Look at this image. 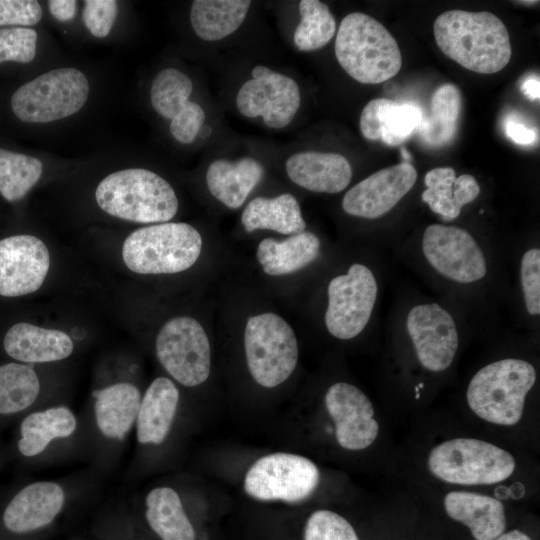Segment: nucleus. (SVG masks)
I'll return each mask as SVG.
<instances>
[{"label": "nucleus", "mask_w": 540, "mask_h": 540, "mask_svg": "<svg viewBox=\"0 0 540 540\" xmlns=\"http://www.w3.org/2000/svg\"><path fill=\"white\" fill-rule=\"evenodd\" d=\"M391 249L432 291L457 307L471 330L500 327L510 306L511 244L452 223H431Z\"/></svg>", "instance_id": "1"}, {"label": "nucleus", "mask_w": 540, "mask_h": 540, "mask_svg": "<svg viewBox=\"0 0 540 540\" xmlns=\"http://www.w3.org/2000/svg\"><path fill=\"white\" fill-rule=\"evenodd\" d=\"M433 32L440 50L467 70L493 74L511 59L509 32L491 12L445 11L434 21Z\"/></svg>", "instance_id": "2"}, {"label": "nucleus", "mask_w": 540, "mask_h": 540, "mask_svg": "<svg viewBox=\"0 0 540 540\" xmlns=\"http://www.w3.org/2000/svg\"><path fill=\"white\" fill-rule=\"evenodd\" d=\"M384 282V262L353 261L345 272L334 275L326 287L327 332L342 341L360 336L375 318Z\"/></svg>", "instance_id": "3"}, {"label": "nucleus", "mask_w": 540, "mask_h": 540, "mask_svg": "<svg viewBox=\"0 0 540 540\" xmlns=\"http://www.w3.org/2000/svg\"><path fill=\"white\" fill-rule=\"evenodd\" d=\"M335 56L344 71L362 84L385 82L402 66L395 38L378 20L362 12H352L342 19Z\"/></svg>", "instance_id": "4"}, {"label": "nucleus", "mask_w": 540, "mask_h": 540, "mask_svg": "<svg viewBox=\"0 0 540 540\" xmlns=\"http://www.w3.org/2000/svg\"><path fill=\"white\" fill-rule=\"evenodd\" d=\"M537 381L534 364L520 357H504L482 366L470 379L466 400L481 419L504 426L517 424L525 400Z\"/></svg>", "instance_id": "5"}, {"label": "nucleus", "mask_w": 540, "mask_h": 540, "mask_svg": "<svg viewBox=\"0 0 540 540\" xmlns=\"http://www.w3.org/2000/svg\"><path fill=\"white\" fill-rule=\"evenodd\" d=\"M95 199L109 215L137 223H165L178 211L172 186L157 173L143 168L107 175L98 184Z\"/></svg>", "instance_id": "6"}, {"label": "nucleus", "mask_w": 540, "mask_h": 540, "mask_svg": "<svg viewBox=\"0 0 540 540\" xmlns=\"http://www.w3.org/2000/svg\"><path fill=\"white\" fill-rule=\"evenodd\" d=\"M201 249L197 229L187 223L165 222L133 231L123 243L122 258L138 274H173L193 266Z\"/></svg>", "instance_id": "7"}, {"label": "nucleus", "mask_w": 540, "mask_h": 540, "mask_svg": "<svg viewBox=\"0 0 540 540\" xmlns=\"http://www.w3.org/2000/svg\"><path fill=\"white\" fill-rule=\"evenodd\" d=\"M89 92L90 84L82 71L56 68L20 86L11 97V108L26 123L54 122L81 110Z\"/></svg>", "instance_id": "8"}, {"label": "nucleus", "mask_w": 540, "mask_h": 540, "mask_svg": "<svg viewBox=\"0 0 540 540\" xmlns=\"http://www.w3.org/2000/svg\"><path fill=\"white\" fill-rule=\"evenodd\" d=\"M428 467L437 478L459 485H488L507 479L515 459L506 450L475 438H454L434 447Z\"/></svg>", "instance_id": "9"}, {"label": "nucleus", "mask_w": 540, "mask_h": 540, "mask_svg": "<svg viewBox=\"0 0 540 540\" xmlns=\"http://www.w3.org/2000/svg\"><path fill=\"white\" fill-rule=\"evenodd\" d=\"M244 347L251 376L265 388H273L286 381L298 362L295 333L281 316L274 313L248 319Z\"/></svg>", "instance_id": "10"}, {"label": "nucleus", "mask_w": 540, "mask_h": 540, "mask_svg": "<svg viewBox=\"0 0 540 540\" xmlns=\"http://www.w3.org/2000/svg\"><path fill=\"white\" fill-rule=\"evenodd\" d=\"M319 481V469L310 459L277 452L253 463L245 475L244 490L260 501L298 503L314 493Z\"/></svg>", "instance_id": "11"}, {"label": "nucleus", "mask_w": 540, "mask_h": 540, "mask_svg": "<svg viewBox=\"0 0 540 540\" xmlns=\"http://www.w3.org/2000/svg\"><path fill=\"white\" fill-rule=\"evenodd\" d=\"M156 355L164 369L184 386H198L210 374L209 340L192 317H175L162 326L156 337Z\"/></svg>", "instance_id": "12"}, {"label": "nucleus", "mask_w": 540, "mask_h": 540, "mask_svg": "<svg viewBox=\"0 0 540 540\" xmlns=\"http://www.w3.org/2000/svg\"><path fill=\"white\" fill-rule=\"evenodd\" d=\"M301 102L300 89L294 79L266 66L252 69L236 96L240 113L253 118L262 116L267 127H286L296 115Z\"/></svg>", "instance_id": "13"}, {"label": "nucleus", "mask_w": 540, "mask_h": 540, "mask_svg": "<svg viewBox=\"0 0 540 540\" xmlns=\"http://www.w3.org/2000/svg\"><path fill=\"white\" fill-rule=\"evenodd\" d=\"M417 178V170L410 162L383 168L351 187L343 196L342 208L356 218L383 219L411 192Z\"/></svg>", "instance_id": "14"}, {"label": "nucleus", "mask_w": 540, "mask_h": 540, "mask_svg": "<svg viewBox=\"0 0 540 540\" xmlns=\"http://www.w3.org/2000/svg\"><path fill=\"white\" fill-rule=\"evenodd\" d=\"M192 90L189 76L176 68L160 70L150 87L153 109L170 120V132L182 144L192 143L205 121L202 107L189 100Z\"/></svg>", "instance_id": "15"}, {"label": "nucleus", "mask_w": 540, "mask_h": 540, "mask_svg": "<svg viewBox=\"0 0 540 540\" xmlns=\"http://www.w3.org/2000/svg\"><path fill=\"white\" fill-rule=\"evenodd\" d=\"M50 267L45 243L33 235H14L0 240V295L23 296L37 291Z\"/></svg>", "instance_id": "16"}, {"label": "nucleus", "mask_w": 540, "mask_h": 540, "mask_svg": "<svg viewBox=\"0 0 540 540\" xmlns=\"http://www.w3.org/2000/svg\"><path fill=\"white\" fill-rule=\"evenodd\" d=\"M324 402L342 448L363 450L375 441L379 425L374 407L362 390L348 382H336L327 389Z\"/></svg>", "instance_id": "17"}, {"label": "nucleus", "mask_w": 540, "mask_h": 540, "mask_svg": "<svg viewBox=\"0 0 540 540\" xmlns=\"http://www.w3.org/2000/svg\"><path fill=\"white\" fill-rule=\"evenodd\" d=\"M511 295L519 327L535 334L540 327V244L538 239L511 244Z\"/></svg>", "instance_id": "18"}, {"label": "nucleus", "mask_w": 540, "mask_h": 540, "mask_svg": "<svg viewBox=\"0 0 540 540\" xmlns=\"http://www.w3.org/2000/svg\"><path fill=\"white\" fill-rule=\"evenodd\" d=\"M64 491L54 482H34L21 488L4 508L2 523L6 530L23 534L50 524L61 511Z\"/></svg>", "instance_id": "19"}, {"label": "nucleus", "mask_w": 540, "mask_h": 540, "mask_svg": "<svg viewBox=\"0 0 540 540\" xmlns=\"http://www.w3.org/2000/svg\"><path fill=\"white\" fill-rule=\"evenodd\" d=\"M285 168L295 184L317 193H339L348 187L352 179L351 164L338 153H295L287 159Z\"/></svg>", "instance_id": "20"}, {"label": "nucleus", "mask_w": 540, "mask_h": 540, "mask_svg": "<svg viewBox=\"0 0 540 540\" xmlns=\"http://www.w3.org/2000/svg\"><path fill=\"white\" fill-rule=\"evenodd\" d=\"M422 117L421 109L415 104L377 98L363 108L359 126L365 139L397 146L418 129Z\"/></svg>", "instance_id": "21"}, {"label": "nucleus", "mask_w": 540, "mask_h": 540, "mask_svg": "<svg viewBox=\"0 0 540 540\" xmlns=\"http://www.w3.org/2000/svg\"><path fill=\"white\" fill-rule=\"evenodd\" d=\"M3 346L8 356L29 364L63 360L74 348L72 339L65 332L25 322L10 327Z\"/></svg>", "instance_id": "22"}, {"label": "nucleus", "mask_w": 540, "mask_h": 540, "mask_svg": "<svg viewBox=\"0 0 540 540\" xmlns=\"http://www.w3.org/2000/svg\"><path fill=\"white\" fill-rule=\"evenodd\" d=\"M447 514L466 525L476 540H494L506 527L503 504L490 496L470 491H452L444 498Z\"/></svg>", "instance_id": "23"}, {"label": "nucleus", "mask_w": 540, "mask_h": 540, "mask_svg": "<svg viewBox=\"0 0 540 540\" xmlns=\"http://www.w3.org/2000/svg\"><path fill=\"white\" fill-rule=\"evenodd\" d=\"M179 390L166 377L156 378L141 399L137 416V439L141 444H161L167 437L177 410Z\"/></svg>", "instance_id": "24"}, {"label": "nucleus", "mask_w": 540, "mask_h": 540, "mask_svg": "<svg viewBox=\"0 0 540 540\" xmlns=\"http://www.w3.org/2000/svg\"><path fill=\"white\" fill-rule=\"evenodd\" d=\"M263 167L253 158L236 161L214 160L206 172L210 193L225 206L236 209L243 205L250 192L263 177Z\"/></svg>", "instance_id": "25"}, {"label": "nucleus", "mask_w": 540, "mask_h": 540, "mask_svg": "<svg viewBox=\"0 0 540 540\" xmlns=\"http://www.w3.org/2000/svg\"><path fill=\"white\" fill-rule=\"evenodd\" d=\"M99 430L108 438L123 439L137 420L141 394L126 382L116 383L92 393Z\"/></svg>", "instance_id": "26"}, {"label": "nucleus", "mask_w": 540, "mask_h": 540, "mask_svg": "<svg viewBox=\"0 0 540 540\" xmlns=\"http://www.w3.org/2000/svg\"><path fill=\"white\" fill-rule=\"evenodd\" d=\"M320 253V238L311 231H303L284 241L263 239L256 256L266 274L280 276L308 266L319 258Z\"/></svg>", "instance_id": "27"}, {"label": "nucleus", "mask_w": 540, "mask_h": 540, "mask_svg": "<svg viewBox=\"0 0 540 540\" xmlns=\"http://www.w3.org/2000/svg\"><path fill=\"white\" fill-rule=\"evenodd\" d=\"M241 222L247 232L268 229L285 235H295L306 228L300 205L289 193L274 198L252 199L242 213Z\"/></svg>", "instance_id": "28"}, {"label": "nucleus", "mask_w": 540, "mask_h": 540, "mask_svg": "<svg viewBox=\"0 0 540 540\" xmlns=\"http://www.w3.org/2000/svg\"><path fill=\"white\" fill-rule=\"evenodd\" d=\"M250 6L248 0H195L190 9V23L200 39L218 41L242 25Z\"/></svg>", "instance_id": "29"}, {"label": "nucleus", "mask_w": 540, "mask_h": 540, "mask_svg": "<svg viewBox=\"0 0 540 540\" xmlns=\"http://www.w3.org/2000/svg\"><path fill=\"white\" fill-rule=\"evenodd\" d=\"M76 426L74 414L66 407H51L30 413L20 424L17 449L24 457L36 456L53 439L70 436Z\"/></svg>", "instance_id": "30"}, {"label": "nucleus", "mask_w": 540, "mask_h": 540, "mask_svg": "<svg viewBox=\"0 0 540 540\" xmlns=\"http://www.w3.org/2000/svg\"><path fill=\"white\" fill-rule=\"evenodd\" d=\"M462 110L459 88L447 83L439 86L430 102V115L423 116L417 129L421 140L431 147L449 144L456 135Z\"/></svg>", "instance_id": "31"}, {"label": "nucleus", "mask_w": 540, "mask_h": 540, "mask_svg": "<svg viewBox=\"0 0 540 540\" xmlns=\"http://www.w3.org/2000/svg\"><path fill=\"white\" fill-rule=\"evenodd\" d=\"M146 520L162 540H195L196 534L177 492L158 487L146 497Z\"/></svg>", "instance_id": "32"}, {"label": "nucleus", "mask_w": 540, "mask_h": 540, "mask_svg": "<svg viewBox=\"0 0 540 540\" xmlns=\"http://www.w3.org/2000/svg\"><path fill=\"white\" fill-rule=\"evenodd\" d=\"M40 381L31 365L9 362L0 365V415L18 414L37 399Z\"/></svg>", "instance_id": "33"}, {"label": "nucleus", "mask_w": 540, "mask_h": 540, "mask_svg": "<svg viewBox=\"0 0 540 540\" xmlns=\"http://www.w3.org/2000/svg\"><path fill=\"white\" fill-rule=\"evenodd\" d=\"M42 172L43 163L38 158L0 148V194L7 201L23 198Z\"/></svg>", "instance_id": "34"}, {"label": "nucleus", "mask_w": 540, "mask_h": 540, "mask_svg": "<svg viewBox=\"0 0 540 540\" xmlns=\"http://www.w3.org/2000/svg\"><path fill=\"white\" fill-rule=\"evenodd\" d=\"M300 22L294 31V44L300 51L325 46L336 32V21L326 4L318 0L299 3Z\"/></svg>", "instance_id": "35"}, {"label": "nucleus", "mask_w": 540, "mask_h": 540, "mask_svg": "<svg viewBox=\"0 0 540 540\" xmlns=\"http://www.w3.org/2000/svg\"><path fill=\"white\" fill-rule=\"evenodd\" d=\"M455 179L456 172L452 167H437L424 176L425 189L421 200L440 216L443 223H451L460 216L454 201Z\"/></svg>", "instance_id": "36"}, {"label": "nucleus", "mask_w": 540, "mask_h": 540, "mask_svg": "<svg viewBox=\"0 0 540 540\" xmlns=\"http://www.w3.org/2000/svg\"><path fill=\"white\" fill-rule=\"evenodd\" d=\"M303 540H359L353 526L330 510H317L307 519Z\"/></svg>", "instance_id": "37"}, {"label": "nucleus", "mask_w": 540, "mask_h": 540, "mask_svg": "<svg viewBox=\"0 0 540 540\" xmlns=\"http://www.w3.org/2000/svg\"><path fill=\"white\" fill-rule=\"evenodd\" d=\"M37 32L32 28H0V63H29L36 56Z\"/></svg>", "instance_id": "38"}, {"label": "nucleus", "mask_w": 540, "mask_h": 540, "mask_svg": "<svg viewBox=\"0 0 540 540\" xmlns=\"http://www.w3.org/2000/svg\"><path fill=\"white\" fill-rule=\"evenodd\" d=\"M118 5L114 0H86L82 12L83 22L96 38L109 35L117 17Z\"/></svg>", "instance_id": "39"}, {"label": "nucleus", "mask_w": 540, "mask_h": 540, "mask_svg": "<svg viewBox=\"0 0 540 540\" xmlns=\"http://www.w3.org/2000/svg\"><path fill=\"white\" fill-rule=\"evenodd\" d=\"M42 18V8L35 0H0V26H32Z\"/></svg>", "instance_id": "40"}, {"label": "nucleus", "mask_w": 540, "mask_h": 540, "mask_svg": "<svg viewBox=\"0 0 540 540\" xmlns=\"http://www.w3.org/2000/svg\"><path fill=\"white\" fill-rule=\"evenodd\" d=\"M505 133L519 145H531L535 143L538 137L535 129L512 117H509L505 122Z\"/></svg>", "instance_id": "41"}, {"label": "nucleus", "mask_w": 540, "mask_h": 540, "mask_svg": "<svg viewBox=\"0 0 540 540\" xmlns=\"http://www.w3.org/2000/svg\"><path fill=\"white\" fill-rule=\"evenodd\" d=\"M48 8L51 15L60 22L72 20L77 11V2L74 0H50Z\"/></svg>", "instance_id": "42"}, {"label": "nucleus", "mask_w": 540, "mask_h": 540, "mask_svg": "<svg viewBox=\"0 0 540 540\" xmlns=\"http://www.w3.org/2000/svg\"><path fill=\"white\" fill-rule=\"evenodd\" d=\"M539 79L536 77H528L521 85L523 94L530 100L539 99Z\"/></svg>", "instance_id": "43"}, {"label": "nucleus", "mask_w": 540, "mask_h": 540, "mask_svg": "<svg viewBox=\"0 0 540 540\" xmlns=\"http://www.w3.org/2000/svg\"><path fill=\"white\" fill-rule=\"evenodd\" d=\"M494 540H531V538L522 531L515 529L501 534Z\"/></svg>", "instance_id": "44"}]
</instances>
